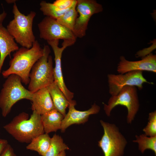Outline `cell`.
Instances as JSON below:
<instances>
[{
	"label": "cell",
	"instance_id": "cell-1",
	"mask_svg": "<svg viewBox=\"0 0 156 156\" xmlns=\"http://www.w3.org/2000/svg\"><path fill=\"white\" fill-rule=\"evenodd\" d=\"M15 139L21 143H29L34 138L44 133L41 115L33 111L29 115L22 112L3 127Z\"/></svg>",
	"mask_w": 156,
	"mask_h": 156
},
{
	"label": "cell",
	"instance_id": "cell-2",
	"mask_svg": "<svg viewBox=\"0 0 156 156\" xmlns=\"http://www.w3.org/2000/svg\"><path fill=\"white\" fill-rule=\"evenodd\" d=\"M43 54V49L37 40L30 49L21 48L14 54L10 62L9 68L2 71L3 76L7 77L11 75L15 74L21 78L22 82L25 85L28 84L31 68Z\"/></svg>",
	"mask_w": 156,
	"mask_h": 156
},
{
	"label": "cell",
	"instance_id": "cell-3",
	"mask_svg": "<svg viewBox=\"0 0 156 156\" xmlns=\"http://www.w3.org/2000/svg\"><path fill=\"white\" fill-rule=\"evenodd\" d=\"M12 12L14 19L9 22L6 29L17 43L22 47L30 49L36 40L32 24L36 13L31 11L25 15L19 11L16 3L13 6Z\"/></svg>",
	"mask_w": 156,
	"mask_h": 156
},
{
	"label": "cell",
	"instance_id": "cell-4",
	"mask_svg": "<svg viewBox=\"0 0 156 156\" xmlns=\"http://www.w3.org/2000/svg\"><path fill=\"white\" fill-rule=\"evenodd\" d=\"M18 76L12 74L8 76L3 84L0 93V108L3 117H6L13 105L22 99L31 101L33 93L22 85Z\"/></svg>",
	"mask_w": 156,
	"mask_h": 156
},
{
	"label": "cell",
	"instance_id": "cell-5",
	"mask_svg": "<svg viewBox=\"0 0 156 156\" xmlns=\"http://www.w3.org/2000/svg\"><path fill=\"white\" fill-rule=\"evenodd\" d=\"M42 57L33 66L29 74L28 90L32 93L45 87L54 82L53 62L49 46L44 45Z\"/></svg>",
	"mask_w": 156,
	"mask_h": 156
},
{
	"label": "cell",
	"instance_id": "cell-6",
	"mask_svg": "<svg viewBox=\"0 0 156 156\" xmlns=\"http://www.w3.org/2000/svg\"><path fill=\"white\" fill-rule=\"evenodd\" d=\"M104 109L107 116H109L112 109L116 106L121 105L127 108V122L131 124L138 111L139 103L136 87L126 86L123 87L117 95L112 96L107 104L104 103Z\"/></svg>",
	"mask_w": 156,
	"mask_h": 156
},
{
	"label": "cell",
	"instance_id": "cell-7",
	"mask_svg": "<svg viewBox=\"0 0 156 156\" xmlns=\"http://www.w3.org/2000/svg\"><path fill=\"white\" fill-rule=\"evenodd\" d=\"M104 130L103 134L98 142L99 146L104 156H122L127 142L114 124L100 121Z\"/></svg>",
	"mask_w": 156,
	"mask_h": 156
},
{
	"label": "cell",
	"instance_id": "cell-8",
	"mask_svg": "<svg viewBox=\"0 0 156 156\" xmlns=\"http://www.w3.org/2000/svg\"><path fill=\"white\" fill-rule=\"evenodd\" d=\"M76 9L79 15L75 21L73 32L77 38L85 36L89 21L94 14L102 11L101 5L94 0H77Z\"/></svg>",
	"mask_w": 156,
	"mask_h": 156
},
{
	"label": "cell",
	"instance_id": "cell-9",
	"mask_svg": "<svg viewBox=\"0 0 156 156\" xmlns=\"http://www.w3.org/2000/svg\"><path fill=\"white\" fill-rule=\"evenodd\" d=\"M38 27L40 38L47 41L62 39L76 41L77 38L72 31L53 18L46 16L38 24Z\"/></svg>",
	"mask_w": 156,
	"mask_h": 156
},
{
	"label": "cell",
	"instance_id": "cell-10",
	"mask_svg": "<svg viewBox=\"0 0 156 156\" xmlns=\"http://www.w3.org/2000/svg\"><path fill=\"white\" fill-rule=\"evenodd\" d=\"M109 92L112 96H116L126 86H133L141 90L144 83H153L148 81L144 77L142 71H134L124 74H109L107 75Z\"/></svg>",
	"mask_w": 156,
	"mask_h": 156
},
{
	"label": "cell",
	"instance_id": "cell-11",
	"mask_svg": "<svg viewBox=\"0 0 156 156\" xmlns=\"http://www.w3.org/2000/svg\"><path fill=\"white\" fill-rule=\"evenodd\" d=\"M48 44L51 47L54 55L55 67L53 69L54 82L58 86L63 93L69 102L72 100L74 93L67 88L65 83L62 73L61 58L63 51L67 47L74 44L72 41H63L62 46L59 47V40H55L47 41Z\"/></svg>",
	"mask_w": 156,
	"mask_h": 156
},
{
	"label": "cell",
	"instance_id": "cell-12",
	"mask_svg": "<svg viewBox=\"0 0 156 156\" xmlns=\"http://www.w3.org/2000/svg\"><path fill=\"white\" fill-rule=\"evenodd\" d=\"M76 105L75 101L72 100L70 102L68 112L62 121L60 129L62 132H65L68 127L72 125L85 123L90 115L97 114L100 109V107L94 103L89 109L80 111L75 109V106Z\"/></svg>",
	"mask_w": 156,
	"mask_h": 156
},
{
	"label": "cell",
	"instance_id": "cell-13",
	"mask_svg": "<svg viewBox=\"0 0 156 156\" xmlns=\"http://www.w3.org/2000/svg\"><path fill=\"white\" fill-rule=\"evenodd\" d=\"M117 71L120 74L134 71H146L156 73V55L151 53L139 61H129L123 56L120 57Z\"/></svg>",
	"mask_w": 156,
	"mask_h": 156
},
{
	"label": "cell",
	"instance_id": "cell-14",
	"mask_svg": "<svg viewBox=\"0 0 156 156\" xmlns=\"http://www.w3.org/2000/svg\"><path fill=\"white\" fill-rule=\"evenodd\" d=\"M31 109L40 115L55 109L51 95L47 87L33 93Z\"/></svg>",
	"mask_w": 156,
	"mask_h": 156
},
{
	"label": "cell",
	"instance_id": "cell-15",
	"mask_svg": "<svg viewBox=\"0 0 156 156\" xmlns=\"http://www.w3.org/2000/svg\"><path fill=\"white\" fill-rule=\"evenodd\" d=\"M19 49L14 38L7 29L2 25H0V71L7 56H10L12 52Z\"/></svg>",
	"mask_w": 156,
	"mask_h": 156
},
{
	"label": "cell",
	"instance_id": "cell-16",
	"mask_svg": "<svg viewBox=\"0 0 156 156\" xmlns=\"http://www.w3.org/2000/svg\"><path fill=\"white\" fill-rule=\"evenodd\" d=\"M64 116L55 109L41 115L45 133L48 134L60 129Z\"/></svg>",
	"mask_w": 156,
	"mask_h": 156
},
{
	"label": "cell",
	"instance_id": "cell-17",
	"mask_svg": "<svg viewBox=\"0 0 156 156\" xmlns=\"http://www.w3.org/2000/svg\"><path fill=\"white\" fill-rule=\"evenodd\" d=\"M51 95L55 108L64 116L70 102L58 86L54 82L47 87Z\"/></svg>",
	"mask_w": 156,
	"mask_h": 156
},
{
	"label": "cell",
	"instance_id": "cell-18",
	"mask_svg": "<svg viewBox=\"0 0 156 156\" xmlns=\"http://www.w3.org/2000/svg\"><path fill=\"white\" fill-rule=\"evenodd\" d=\"M51 139L48 134H41L34 138L26 146V149L36 151L44 156L49 148Z\"/></svg>",
	"mask_w": 156,
	"mask_h": 156
},
{
	"label": "cell",
	"instance_id": "cell-19",
	"mask_svg": "<svg viewBox=\"0 0 156 156\" xmlns=\"http://www.w3.org/2000/svg\"><path fill=\"white\" fill-rule=\"evenodd\" d=\"M77 1L60 18L56 20L60 24L72 31L78 16L76 7Z\"/></svg>",
	"mask_w": 156,
	"mask_h": 156
},
{
	"label": "cell",
	"instance_id": "cell-20",
	"mask_svg": "<svg viewBox=\"0 0 156 156\" xmlns=\"http://www.w3.org/2000/svg\"><path fill=\"white\" fill-rule=\"evenodd\" d=\"M69 149L61 137L55 134L51 138L49 148L44 156H59L63 151Z\"/></svg>",
	"mask_w": 156,
	"mask_h": 156
},
{
	"label": "cell",
	"instance_id": "cell-21",
	"mask_svg": "<svg viewBox=\"0 0 156 156\" xmlns=\"http://www.w3.org/2000/svg\"><path fill=\"white\" fill-rule=\"evenodd\" d=\"M136 140L133 141L134 142L137 143L138 148L143 153L147 149L153 151L156 155V136L149 137L144 134L140 135H135Z\"/></svg>",
	"mask_w": 156,
	"mask_h": 156
},
{
	"label": "cell",
	"instance_id": "cell-22",
	"mask_svg": "<svg viewBox=\"0 0 156 156\" xmlns=\"http://www.w3.org/2000/svg\"><path fill=\"white\" fill-rule=\"evenodd\" d=\"M40 10L44 15L56 20L61 17L68 9L62 10L55 6L53 3L42 1L40 3Z\"/></svg>",
	"mask_w": 156,
	"mask_h": 156
},
{
	"label": "cell",
	"instance_id": "cell-23",
	"mask_svg": "<svg viewBox=\"0 0 156 156\" xmlns=\"http://www.w3.org/2000/svg\"><path fill=\"white\" fill-rule=\"evenodd\" d=\"M148 121L146 126L143 129L144 134L149 137L156 136V111L149 114Z\"/></svg>",
	"mask_w": 156,
	"mask_h": 156
},
{
	"label": "cell",
	"instance_id": "cell-24",
	"mask_svg": "<svg viewBox=\"0 0 156 156\" xmlns=\"http://www.w3.org/2000/svg\"><path fill=\"white\" fill-rule=\"evenodd\" d=\"M76 1L77 0H56L53 3L59 9L65 10L70 8Z\"/></svg>",
	"mask_w": 156,
	"mask_h": 156
},
{
	"label": "cell",
	"instance_id": "cell-25",
	"mask_svg": "<svg viewBox=\"0 0 156 156\" xmlns=\"http://www.w3.org/2000/svg\"><path fill=\"white\" fill-rule=\"evenodd\" d=\"M0 156H16V155L11 146L8 144L0 155Z\"/></svg>",
	"mask_w": 156,
	"mask_h": 156
},
{
	"label": "cell",
	"instance_id": "cell-26",
	"mask_svg": "<svg viewBox=\"0 0 156 156\" xmlns=\"http://www.w3.org/2000/svg\"><path fill=\"white\" fill-rule=\"evenodd\" d=\"M155 48V46L153 47H149L148 48L145 49L138 52L136 55L138 57H143L147 55L150 54V53L153 49Z\"/></svg>",
	"mask_w": 156,
	"mask_h": 156
},
{
	"label": "cell",
	"instance_id": "cell-27",
	"mask_svg": "<svg viewBox=\"0 0 156 156\" xmlns=\"http://www.w3.org/2000/svg\"><path fill=\"white\" fill-rule=\"evenodd\" d=\"M8 144L7 140L0 138V155Z\"/></svg>",
	"mask_w": 156,
	"mask_h": 156
},
{
	"label": "cell",
	"instance_id": "cell-28",
	"mask_svg": "<svg viewBox=\"0 0 156 156\" xmlns=\"http://www.w3.org/2000/svg\"><path fill=\"white\" fill-rule=\"evenodd\" d=\"M7 16V13L4 11L0 14V25H2V23L6 18Z\"/></svg>",
	"mask_w": 156,
	"mask_h": 156
},
{
	"label": "cell",
	"instance_id": "cell-29",
	"mask_svg": "<svg viewBox=\"0 0 156 156\" xmlns=\"http://www.w3.org/2000/svg\"><path fill=\"white\" fill-rule=\"evenodd\" d=\"M16 0H6V2L8 3H15V2L16 1Z\"/></svg>",
	"mask_w": 156,
	"mask_h": 156
},
{
	"label": "cell",
	"instance_id": "cell-30",
	"mask_svg": "<svg viewBox=\"0 0 156 156\" xmlns=\"http://www.w3.org/2000/svg\"><path fill=\"white\" fill-rule=\"evenodd\" d=\"M59 156H66L65 151H62L59 155Z\"/></svg>",
	"mask_w": 156,
	"mask_h": 156
}]
</instances>
